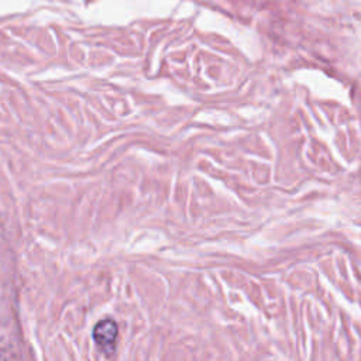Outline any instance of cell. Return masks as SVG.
<instances>
[{
	"label": "cell",
	"mask_w": 361,
	"mask_h": 361,
	"mask_svg": "<svg viewBox=\"0 0 361 361\" xmlns=\"http://www.w3.org/2000/svg\"><path fill=\"white\" fill-rule=\"evenodd\" d=\"M117 336H118V327H117V323L111 319L100 320L93 329L94 343L106 355H110L114 351Z\"/></svg>",
	"instance_id": "obj_1"
}]
</instances>
